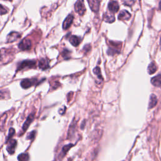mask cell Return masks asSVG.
Masks as SVG:
<instances>
[{"instance_id": "obj_1", "label": "cell", "mask_w": 161, "mask_h": 161, "mask_svg": "<svg viewBox=\"0 0 161 161\" xmlns=\"http://www.w3.org/2000/svg\"><path fill=\"white\" fill-rule=\"evenodd\" d=\"M35 67V62L34 61H24L21 62L18 67V71L24 69H32Z\"/></svg>"}, {"instance_id": "obj_2", "label": "cell", "mask_w": 161, "mask_h": 161, "mask_svg": "<svg viewBox=\"0 0 161 161\" xmlns=\"http://www.w3.org/2000/svg\"><path fill=\"white\" fill-rule=\"evenodd\" d=\"M75 11L80 15H83L86 11V8L82 1H77L75 4Z\"/></svg>"}, {"instance_id": "obj_3", "label": "cell", "mask_w": 161, "mask_h": 161, "mask_svg": "<svg viewBox=\"0 0 161 161\" xmlns=\"http://www.w3.org/2000/svg\"><path fill=\"white\" fill-rule=\"evenodd\" d=\"M32 46L31 41L28 38H25L20 42L18 47L22 50H28L30 49Z\"/></svg>"}, {"instance_id": "obj_4", "label": "cell", "mask_w": 161, "mask_h": 161, "mask_svg": "<svg viewBox=\"0 0 161 161\" xmlns=\"http://www.w3.org/2000/svg\"><path fill=\"white\" fill-rule=\"evenodd\" d=\"M37 80L35 79H23L22 82H21V86L24 89H27L30 87H31L33 85H34L36 82Z\"/></svg>"}, {"instance_id": "obj_5", "label": "cell", "mask_w": 161, "mask_h": 161, "mask_svg": "<svg viewBox=\"0 0 161 161\" xmlns=\"http://www.w3.org/2000/svg\"><path fill=\"white\" fill-rule=\"evenodd\" d=\"M16 141L15 140H11L8 144L7 150L10 154H13L15 150V148L16 146Z\"/></svg>"}, {"instance_id": "obj_6", "label": "cell", "mask_w": 161, "mask_h": 161, "mask_svg": "<svg viewBox=\"0 0 161 161\" xmlns=\"http://www.w3.org/2000/svg\"><path fill=\"white\" fill-rule=\"evenodd\" d=\"M74 20V16L73 15H69L67 16L66 18L65 19L64 22L63 23V25H62V27H63L64 30H67L70 27L71 25L72 24V23L73 22Z\"/></svg>"}, {"instance_id": "obj_7", "label": "cell", "mask_w": 161, "mask_h": 161, "mask_svg": "<svg viewBox=\"0 0 161 161\" xmlns=\"http://www.w3.org/2000/svg\"><path fill=\"white\" fill-rule=\"evenodd\" d=\"M88 3L92 11L94 12H98L100 8V1L91 0V1H88Z\"/></svg>"}, {"instance_id": "obj_8", "label": "cell", "mask_w": 161, "mask_h": 161, "mask_svg": "<svg viewBox=\"0 0 161 161\" xmlns=\"http://www.w3.org/2000/svg\"><path fill=\"white\" fill-rule=\"evenodd\" d=\"M108 9L112 13H117L119 10V5L117 1H112L109 2L108 3Z\"/></svg>"}, {"instance_id": "obj_9", "label": "cell", "mask_w": 161, "mask_h": 161, "mask_svg": "<svg viewBox=\"0 0 161 161\" xmlns=\"http://www.w3.org/2000/svg\"><path fill=\"white\" fill-rule=\"evenodd\" d=\"M20 37V35L17 32H13L10 33V34L8 35L7 37V42H13L19 39Z\"/></svg>"}, {"instance_id": "obj_10", "label": "cell", "mask_w": 161, "mask_h": 161, "mask_svg": "<svg viewBox=\"0 0 161 161\" xmlns=\"http://www.w3.org/2000/svg\"><path fill=\"white\" fill-rule=\"evenodd\" d=\"M131 15L127 10H122L118 15V19L120 20H128L130 18Z\"/></svg>"}, {"instance_id": "obj_11", "label": "cell", "mask_w": 161, "mask_h": 161, "mask_svg": "<svg viewBox=\"0 0 161 161\" xmlns=\"http://www.w3.org/2000/svg\"><path fill=\"white\" fill-rule=\"evenodd\" d=\"M34 114H32V115H30L29 117L26 118V120L25 121V123L23 124V132H25L29 127V125H30V123L32 122L33 120H34Z\"/></svg>"}, {"instance_id": "obj_12", "label": "cell", "mask_w": 161, "mask_h": 161, "mask_svg": "<svg viewBox=\"0 0 161 161\" xmlns=\"http://www.w3.org/2000/svg\"><path fill=\"white\" fill-rule=\"evenodd\" d=\"M151 83L156 87L161 86V74L152 77L151 79Z\"/></svg>"}, {"instance_id": "obj_13", "label": "cell", "mask_w": 161, "mask_h": 161, "mask_svg": "<svg viewBox=\"0 0 161 161\" xmlns=\"http://www.w3.org/2000/svg\"><path fill=\"white\" fill-rule=\"evenodd\" d=\"M38 66L42 70L47 69V68L49 67V61L46 59H42L39 61V64H38Z\"/></svg>"}, {"instance_id": "obj_14", "label": "cell", "mask_w": 161, "mask_h": 161, "mask_svg": "<svg viewBox=\"0 0 161 161\" xmlns=\"http://www.w3.org/2000/svg\"><path fill=\"white\" fill-rule=\"evenodd\" d=\"M157 98L155 94H151L150 98V101H149V108H152L157 105Z\"/></svg>"}, {"instance_id": "obj_15", "label": "cell", "mask_w": 161, "mask_h": 161, "mask_svg": "<svg viewBox=\"0 0 161 161\" xmlns=\"http://www.w3.org/2000/svg\"><path fill=\"white\" fill-rule=\"evenodd\" d=\"M70 42L73 46L76 47L79 46V44L80 42V39L79 37L73 35V36H71V37L70 38Z\"/></svg>"}, {"instance_id": "obj_16", "label": "cell", "mask_w": 161, "mask_h": 161, "mask_svg": "<svg viewBox=\"0 0 161 161\" xmlns=\"http://www.w3.org/2000/svg\"><path fill=\"white\" fill-rule=\"evenodd\" d=\"M157 69V67L156 66V64L154 62H151V63L148 65V73L150 74H152L156 72Z\"/></svg>"}, {"instance_id": "obj_17", "label": "cell", "mask_w": 161, "mask_h": 161, "mask_svg": "<svg viewBox=\"0 0 161 161\" xmlns=\"http://www.w3.org/2000/svg\"><path fill=\"white\" fill-rule=\"evenodd\" d=\"M115 18L113 15H109L106 13L105 16V20L106 22L108 23H112L115 21Z\"/></svg>"}, {"instance_id": "obj_18", "label": "cell", "mask_w": 161, "mask_h": 161, "mask_svg": "<svg viewBox=\"0 0 161 161\" xmlns=\"http://www.w3.org/2000/svg\"><path fill=\"white\" fill-rule=\"evenodd\" d=\"M29 159V156L27 154L23 153L18 156V160L19 161H28Z\"/></svg>"}, {"instance_id": "obj_19", "label": "cell", "mask_w": 161, "mask_h": 161, "mask_svg": "<svg viewBox=\"0 0 161 161\" xmlns=\"http://www.w3.org/2000/svg\"><path fill=\"white\" fill-rule=\"evenodd\" d=\"M73 146V144H68L64 146V147L62 148V154H63V155L66 154V153L70 150V148L72 147Z\"/></svg>"}, {"instance_id": "obj_20", "label": "cell", "mask_w": 161, "mask_h": 161, "mask_svg": "<svg viewBox=\"0 0 161 161\" xmlns=\"http://www.w3.org/2000/svg\"><path fill=\"white\" fill-rule=\"evenodd\" d=\"M94 73L96 74V75L98 76L99 78H102V77H101V74L100 73V68L98 67H96V68L94 69Z\"/></svg>"}, {"instance_id": "obj_21", "label": "cell", "mask_w": 161, "mask_h": 161, "mask_svg": "<svg viewBox=\"0 0 161 161\" xmlns=\"http://www.w3.org/2000/svg\"><path fill=\"white\" fill-rule=\"evenodd\" d=\"M15 130L13 129H12V128L10 129V131H9L8 137V138H7V141H8V140H10L11 138V137L13 136V135L15 134Z\"/></svg>"}, {"instance_id": "obj_22", "label": "cell", "mask_w": 161, "mask_h": 161, "mask_svg": "<svg viewBox=\"0 0 161 161\" xmlns=\"http://www.w3.org/2000/svg\"><path fill=\"white\" fill-rule=\"evenodd\" d=\"M35 132H34V131H33V132H32L31 133H30L28 135L27 139H32L34 137V136H35Z\"/></svg>"}, {"instance_id": "obj_23", "label": "cell", "mask_w": 161, "mask_h": 161, "mask_svg": "<svg viewBox=\"0 0 161 161\" xmlns=\"http://www.w3.org/2000/svg\"><path fill=\"white\" fill-rule=\"evenodd\" d=\"M7 13V11L5 10L3 7V5H1V15H3L5 14V13Z\"/></svg>"}, {"instance_id": "obj_24", "label": "cell", "mask_w": 161, "mask_h": 161, "mask_svg": "<svg viewBox=\"0 0 161 161\" xmlns=\"http://www.w3.org/2000/svg\"><path fill=\"white\" fill-rule=\"evenodd\" d=\"M135 3V1H125L124 2V3L126 5H129L128 4L129 3V6H131L132 5L133 3Z\"/></svg>"}, {"instance_id": "obj_25", "label": "cell", "mask_w": 161, "mask_h": 161, "mask_svg": "<svg viewBox=\"0 0 161 161\" xmlns=\"http://www.w3.org/2000/svg\"><path fill=\"white\" fill-rule=\"evenodd\" d=\"M159 10L161 11V1L159 3Z\"/></svg>"}, {"instance_id": "obj_26", "label": "cell", "mask_w": 161, "mask_h": 161, "mask_svg": "<svg viewBox=\"0 0 161 161\" xmlns=\"http://www.w3.org/2000/svg\"><path fill=\"white\" fill-rule=\"evenodd\" d=\"M160 45H161V38H160Z\"/></svg>"}]
</instances>
